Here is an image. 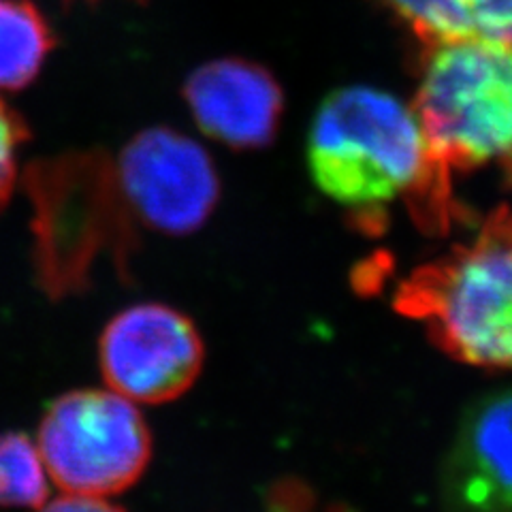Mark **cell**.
Instances as JSON below:
<instances>
[{
	"mask_svg": "<svg viewBox=\"0 0 512 512\" xmlns=\"http://www.w3.org/2000/svg\"><path fill=\"white\" fill-rule=\"evenodd\" d=\"M308 167L320 192L367 233L382 231L387 207L399 199L429 233L446 231L459 214L451 178L431 160L412 105L378 88H340L320 103L308 133Z\"/></svg>",
	"mask_w": 512,
	"mask_h": 512,
	"instance_id": "1",
	"label": "cell"
},
{
	"mask_svg": "<svg viewBox=\"0 0 512 512\" xmlns=\"http://www.w3.org/2000/svg\"><path fill=\"white\" fill-rule=\"evenodd\" d=\"M22 184L32 210L37 284L47 297L86 293L103 259L120 276L131 274L139 222L124 199L114 156L79 150L32 160Z\"/></svg>",
	"mask_w": 512,
	"mask_h": 512,
	"instance_id": "2",
	"label": "cell"
},
{
	"mask_svg": "<svg viewBox=\"0 0 512 512\" xmlns=\"http://www.w3.org/2000/svg\"><path fill=\"white\" fill-rule=\"evenodd\" d=\"M395 308L425 325L448 355L476 367L512 370V210L480 222L468 242L414 269Z\"/></svg>",
	"mask_w": 512,
	"mask_h": 512,
	"instance_id": "3",
	"label": "cell"
},
{
	"mask_svg": "<svg viewBox=\"0 0 512 512\" xmlns=\"http://www.w3.org/2000/svg\"><path fill=\"white\" fill-rule=\"evenodd\" d=\"M412 111L448 178L512 160V43L423 45Z\"/></svg>",
	"mask_w": 512,
	"mask_h": 512,
	"instance_id": "4",
	"label": "cell"
},
{
	"mask_svg": "<svg viewBox=\"0 0 512 512\" xmlns=\"http://www.w3.org/2000/svg\"><path fill=\"white\" fill-rule=\"evenodd\" d=\"M43 468L64 493L109 498L131 489L152 461V434L131 399L107 389L56 397L37 431Z\"/></svg>",
	"mask_w": 512,
	"mask_h": 512,
	"instance_id": "5",
	"label": "cell"
},
{
	"mask_svg": "<svg viewBox=\"0 0 512 512\" xmlns=\"http://www.w3.org/2000/svg\"><path fill=\"white\" fill-rule=\"evenodd\" d=\"M116 158L118 182L139 227L186 237L220 199V178L201 143L169 126L137 133Z\"/></svg>",
	"mask_w": 512,
	"mask_h": 512,
	"instance_id": "6",
	"label": "cell"
},
{
	"mask_svg": "<svg viewBox=\"0 0 512 512\" xmlns=\"http://www.w3.org/2000/svg\"><path fill=\"white\" fill-rule=\"evenodd\" d=\"M205 361L201 333L165 303H135L109 320L99 342L105 382L131 402L167 404L188 393Z\"/></svg>",
	"mask_w": 512,
	"mask_h": 512,
	"instance_id": "7",
	"label": "cell"
},
{
	"mask_svg": "<svg viewBox=\"0 0 512 512\" xmlns=\"http://www.w3.org/2000/svg\"><path fill=\"white\" fill-rule=\"evenodd\" d=\"M184 99L201 133L233 150L269 146L284 109L276 77L244 58H218L192 71Z\"/></svg>",
	"mask_w": 512,
	"mask_h": 512,
	"instance_id": "8",
	"label": "cell"
},
{
	"mask_svg": "<svg viewBox=\"0 0 512 512\" xmlns=\"http://www.w3.org/2000/svg\"><path fill=\"white\" fill-rule=\"evenodd\" d=\"M444 489L459 512H512V387L478 399L463 416Z\"/></svg>",
	"mask_w": 512,
	"mask_h": 512,
	"instance_id": "9",
	"label": "cell"
},
{
	"mask_svg": "<svg viewBox=\"0 0 512 512\" xmlns=\"http://www.w3.org/2000/svg\"><path fill=\"white\" fill-rule=\"evenodd\" d=\"M423 45L448 41L512 43V0H374Z\"/></svg>",
	"mask_w": 512,
	"mask_h": 512,
	"instance_id": "10",
	"label": "cell"
},
{
	"mask_svg": "<svg viewBox=\"0 0 512 512\" xmlns=\"http://www.w3.org/2000/svg\"><path fill=\"white\" fill-rule=\"evenodd\" d=\"M54 30L28 0H0V92H18L43 69Z\"/></svg>",
	"mask_w": 512,
	"mask_h": 512,
	"instance_id": "11",
	"label": "cell"
},
{
	"mask_svg": "<svg viewBox=\"0 0 512 512\" xmlns=\"http://www.w3.org/2000/svg\"><path fill=\"white\" fill-rule=\"evenodd\" d=\"M47 500V472L24 434L0 436V506L39 508Z\"/></svg>",
	"mask_w": 512,
	"mask_h": 512,
	"instance_id": "12",
	"label": "cell"
},
{
	"mask_svg": "<svg viewBox=\"0 0 512 512\" xmlns=\"http://www.w3.org/2000/svg\"><path fill=\"white\" fill-rule=\"evenodd\" d=\"M30 139V131L18 111L0 101V212L9 203L18 184L20 148Z\"/></svg>",
	"mask_w": 512,
	"mask_h": 512,
	"instance_id": "13",
	"label": "cell"
},
{
	"mask_svg": "<svg viewBox=\"0 0 512 512\" xmlns=\"http://www.w3.org/2000/svg\"><path fill=\"white\" fill-rule=\"evenodd\" d=\"M37 512H126L124 508L107 502L105 498H96V495H79L67 493L62 498L43 502Z\"/></svg>",
	"mask_w": 512,
	"mask_h": 512,
	"instance_id": "14",
	"label": "cell"
}]
</instances>
